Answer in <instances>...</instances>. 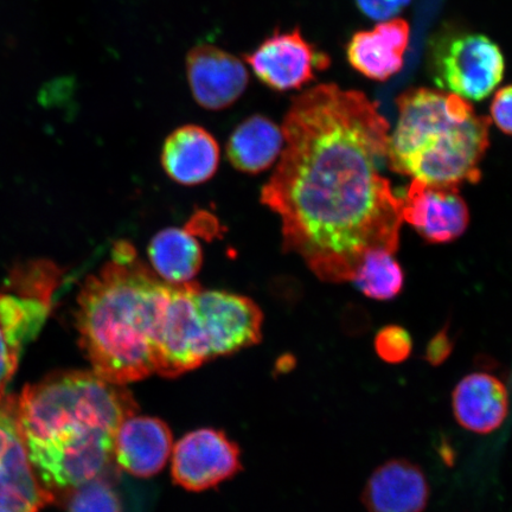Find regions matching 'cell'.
I'll return each instance as SVG.
<instances>
[{
	"label": "cell",
	"mask_w": 512,
	"mask_h": 512,
	"mask_svg": "<svg viewBox=\"0 0 512 512\" xmlns=\"http://www.w3.org/2000/svg\"><path fill=\"white\" fill-rule=\"evenodd\" d=\"M198 284L171 285L158 344L156 374L176 377L213 360L195 304Z\"/></svg>",
	"instance_id": "8992f818"
},
{
	"label": "cell",
	"mask_w": 512,
	"mask_h": 512,
	"mask_svg": "<svg viewBox=\"0 0 512 512\" xmlns=\"http://www.w3.org/2000/svg\"><path fill=\"white\" fill-rule=\"evenodd\" d=\"M399 120L389 134L388 166L428 184L459 187L480 181L491 120L457 94L412 88L398 98Z\"/></svg>",
	"instance_id": "277c9868"
},
{
	"label": "cell",
	"mask_w": 512,
	"mask_h": 512,
	"mask_svg": "<svg viewBox=\"0 0 512 512\" xmlns=\"http://www.w3.org/2000/svg\"><path fill=\"white\" fill-rule=\"evenodd\" d=\"M63 271L48 260H31L11 268L6 287L17 296L40 300L49 306L61 284Z\"/></svg>",
	"instance_id": "7402d4cb"
},
{
	"label": "cell",
	"mask_w": 512,
	"mask_h": 512,
	"mask_svg": "<svg viewBox=\"0 0 512 512\" xmlns=\"http://www.w3.org/2000/svg\"><path fill=\"white\" fill-rule=\"evenodd\" d=\"M452 411L454 419L467 431L482 435L495 432L508 416L507 387L488 373L466 375L453 389Z\"/></svg>",
	"instance_id": "9a60e30c"
},
{
	"label": "cell",
	"mask_w": 512,
	"mask_h": 512,
	"mask_svg": "<svg viewBox=\"0 0 512 512\" xmlns=\"http://www.w3.org/2000/svg\"><path fill=\"white\" fill-rule=\"evenodd\" d=\"M187 228L195 236H215L219 232V223L215 220V217L210 216L207 213H198L192 217L189 221Z\"/></svg>",
	"instance_id": "83f0119b"
},
{
	"label": "cell",
	"mask_w": 512,
	"mask_h": 512,
	"mask_svg": "<svg viewBox=\"0 0 512 512\" xmlns=\"http://www.w3.org/2000/svg\"><path fill=\"white\" fill-rule=\"evenodd\" d=\"M211 357L234 354L260 343L264 313L251 298L224 291L194 293Z\"/></svg>",
	"instance_id": "52a82bcc"
},
{
	"label": "cell",
	"mask_w": 512,
	"mask_h": 512,
	"mask_svg": "<svg viewBox=\"0 0 512 512\" xmlns=\"http://www.w3.org/2000/svg\"><path fill=\"white\" fill-rule=\"evenodd\" d=\"M281 130L261 202L280 217L285 252L329 284L352 281L370 252H398L402 198L382 174L389 124L376 102L319 85L292 100Z\"/></svg>",
	"instance_id": "6da1fadb"
},
{
	"label": "cell",
	"mask_w": 512,
	"mask_h": 512,
	"mask_svg": "<svg viewBox=\"0 0 512 512\" xmlns=\"http://www.w3.org/2000/svg\"><path fill=\"white\" fill-rule=\"evenodd\" d=\"M54 501L32 467L23 438L0 458V509L40 512Z\"/></svg>",
	"instance_id": "d6986e66"
},
{
	"label": "cell",
	"mask_w": 512,
	"mask_h": 512,
	"mask_svg": "<svg viewBox=\"0 0 512 512\" xmlns=\"http://www.w3.org/2000/svg\"><path fill=\"white\" fill-rule=\"evenodd\" d=\"M411 0H356L362 14L375 21H388L406 8Z\"/></svg>",
	"instance_id": "d4e9b609"
},
{
	"label": "cell",
	"mask_w": 512,
	"mask_h": 512,
	"mask_svg": "<svg viewBox=\"0 0 512 512\" xmlns=\"http://www.w3.org/2000/svg\"><path fill=\"white\" fill-rule=\"evenodd\" d=\"M402 219L431 243L460 238L470 222V211L458 187L413 179L402 198Z\"/></svg>",
	"instance_id": "30bf717a"
},
{
	"label": "cell",
	"mask_w": 512,
	"mask_h": 512,
	"mask_svg": "<svg viewBox=\"0 0 512 512\" xmlns=\"http://www.w3.org/2000/svg\"><path fill=\"white\" fill-rule=\"evenodd\" d=\"M170 284L120 241L113 259L82 286L76 311L80 344L102 380L126 386L157 371Z\"/></svg>",
	"instance_id": "3957f363"
},
{
	"label": "cell",
	"mask_w": 512,
	"mask_h": 512,
	"mask_svg": "<svg viewBox=\"0 0 512 512\" xmlns=\"http://www.w3.org/2000/svg\"><path fill=\"white\" fill-rule=\"evenodd\" d=\"M403 279L402 268L394 254L374 251L363 259L352 281L364 296L375 300H390L401 292Z\"/></svg>",
	"instance_id": "44dd1931"
},
{
	"label": "cell",
	"mask_w": 512,
	"mask_h": 512,
	"mask_svg": "<svg viewBox=\"0 0 512 512\" xmlns=\"http://www.w3.org/2000/svg\"><path fill=\"white\" fill-rule=\"evenodd\" d=\"M220 165V146L211 134L197 125L177 128L166 138L162 166L172 181L194 187L209 181Z\"/></svg>",
	"instance_id": "e0dca14e"
},
{
	"label": "cell",
	"mask_w": 512,
	"mask_h": 512,
	"mask_svg": "<svg viewBox=\"0 0 512 512\" xmlns=\"http://www.w3.org/2000/svg\"><path fill=\"white\" fill-rule=\"evenodd\" d=\"M283 130L264 115L256 114L235 128L227 144V157L236 170L260 174L270 169L283 151Z\"/></svg>",
	"instance_id": "ac0fdd59"
},
{
	"label": "cell",
	"mask_w": 512,
	"mask_h": 512,
	"mask_svg": "<svg viewBox=\"0 0 512 512\" xmlns=\"http://www.w3.org/2000/svg\"><path fill=\"white\" fill-rule=\"evenodd\" d=\"M411 29L405 19H388L373 30L352 36L347 57L351 67L366 78L386 81L403 67Z\"/></svg>",
	"instance_id": "5bb4252c"
},
{
	"label": "cell",
	"mask_w": 512,
	"mask_h": 512,
	"mask_svg": "<svg viewBox=\"0 0 512 512\" xmlns=\"http://www.w3.org/2000/svg\"><path fill=\"white\" fill-rule=\"evenodd\" d=\"M432 78L444 91L466 100L482 101L502 82L505 60L488 36L450 31L435 38L431 47Z\"/></svg>",
	"instance_id": "5b68a950"
},
{
	"label": "cell",
	"mask_w": 512,
	"mask_h": 512,
	"mask_svg": "<svg viewBox=\"0 0 512 512\" xmlns=\"http://www.w3.org/2000/svg\"><path fill=\"white\" fill-rule=\"evenodd\" d=\"M50 309L40 300L0 292V402L16 373L24 345L38 335Z\"/></svg>",
	"instance_id": "2e32d148"
},
{
	"label": "cell",
	"mask_w": 512,
	"mask_h": 512,
	"mask_svg": "<svg viewBox=\"0 0 512 512\" xmlns=\"http://www.w3.org/2000/svg\"><path fill=\"white\" fill-rule=\"evenodd\" d=\"M197 236L187 227L166 228L150 242L147 254L153 272L171 285L191 283L203 265V251Z\"/></svg>",
	"instance_id": "ffe728a7"
},
{
	"label": "cell",
	"mask_w": 512,
	"mask_h": 512,
	"mask_svg": "<svg viewBox=\"0 0 512 512\" xmlns=\"http://www.w3.org/2000/svg\"><path fill=\"white\" fill-rule=\"evenodd\" d=\"M430 497L424 470L411 460L396 458L371 473L361 498L368 512H424Z\"/></svg>",
	"instance_id": "7c38bea8"
},
{
	"label": "cell",
	"mask_w": 512,
	"mask_h": 512,
	"mask_svg": "<svg viewBox=\"0 0 512 512\" xmlns=\"http://www.w3.org/2000/svg\"><path fill=\"white\" fill-rule=\"evenodd\" d=\"M172 448V477L189 491L214 488L242 469L239 446L213 428L190 432Z\"/></svg>",
	"instance_id": "9c48e42d"
},
{
	"label": "cell",
	"mask_w": 512,
	"mask_h": 512,
	"mask_svg": "<svg viewBox=\"0 0 512 512\" xmlns=\"http://www.w3.org/2000/svg\"><path fill=\"white\" fill-rule=\"evenodd\" d=\"M454 349V339L450 335V329L448 325H445L443 329L439 330L435 334L431 341L428 342L424 360L431 364L432 367H440L444 364L448 357L451 356Z\"/></svg>",
	"instance_id": "484cf974"
},
{
	"label": "cell",
	"mask_w": 512,
	"mask_h": 512,
	"mask_svg": "<svg viewBox=\"0 0 512 512\" xmlns=\"http://www.w3.org/2000/svg\"><path fill=\"white\" fill-rule=\"evenodd\" d=\"M72 492L68 512H123L117 492L104 479H93Z\"/></svg>",
	"instance_id": "603a6c76"
},
{
	"label": "cell",
	"mask_w": 512,
	"mask_h": 512,
	"mask_svg": "<svg viewBox=\"0 0 512 512\" xmlns=\"http://www.w3.org/2000/svg\"><path fill=\"white\" fill-rule=\"evenodd\" d=\"M16 411L30 463L54 495L102 476L114 459L120 425L138 406L125 386L76 370L29 384L16 398Z\"/></svg>",
	"instance_id": "7a4b0ae2"
},
{
	"label": "cell",
	"mask_w": 512,
	"mask_h": 512,
	"mask_svg": "<svg viewBox=\"0 0 512 512\" xmlns=\"http://www.w3.org/2000/svg\"><path fill=\"white\" fill-rule=\"evenodd\" d=\"M374 349L381 361L388 364H401L412 355L413 339L402 326L387 325L377 332Z\"/></svg>",
	"instance_id": "cb8c5ba5"
},
{
	"label": "cell",
	"mask_w": 512,
	"mask_h": 512,
	"mask_svg": "<svg viewBox=\"0 0 512 512\" xmlns=\"http://www.w3.org/2000/svg\"><path fill=\"white\" fill-rule=\"evenodd\" d=\"M511 86L499 89L490 108L495 125L505 134L511 133Z\"/></svg>",
	"instance_id": "4316f807"
},
{
	"label": "cell",
	"mask_w": 512,
	"mask_h": 512,
	"mask_svg": "<svg viewBox=\"0 0 512 512\" xmlns=\"http://www.w3.org/2000/svg\"><path fill=\"white\" fill-rule=\"evenodd\" d=\"M245 61L264 85L278 92L299 89L316 79L318 70L329 67L328 55L307 42L298 29L275 30L245 55Z\"/></svg>",
	"instance_id": "ba28073f"
},
{
	"label": "cell",
	"mask_w": 512,
	"mask_h": 512,
	"mask_svg": "<svg viewBox=\"0 0 512 512\" xmlns=\"http://www.w3.org/2000/svg\"><path fill=\"white\" fill-rule=\"evenodd\" d=\"M185 70L195 101L210 111L234 105L249 82L245 63L239 57L209 43L189 50Z\"/></svg>",
	"instance_id": "8fae6325"
},
{
	"label": "cell",
	"mask_w": 512,
	"mask_h": 512,
	"mask_svg": "<svg viewBox=\"0 0 512 512\" xmlns=\"http://www.w3.org/2000/svg\"><path fill=\"white\" fill-rule=\"evenodd\" d=\"M0 512H19V511L11 510V509H0Z\"/></svg>",
	"instance_id": "f1b7e54d"
},
{
	"label": "cell",
	"mask_w": 512,
	"mask_h": 512,
	"mask_svg": "<svg viewBox=\"0 0 512 512\" xmlns=\"http://www.w3.org/2000/svg\"><path fill=\"white\" fill-rule=\"evenodd\" d=\"M172 447V434L164 421L134 414L115 435L113 458L131 475L147 478L163 469Z\"/></svg>",
	"instance_id": "4fadbf2b"
}]
</instances>
